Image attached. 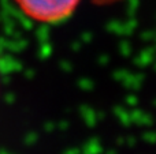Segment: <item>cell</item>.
I'll return each mask as SVG.
<instances>
[{"mask_svg": "<svg viewBox=\"0 0 156 154\" xmlns=\"http://www.w3.org/2000/svg\"><path fill=\"white\" fill-rule=\"evenodd\" d=\"M21 10L38 22H59L70 16L80 0H16Z\"/></svg>", "mask_w": 156, "mask_h": 154, "instance_id": "1", "label": "cell"}]
</instances>
